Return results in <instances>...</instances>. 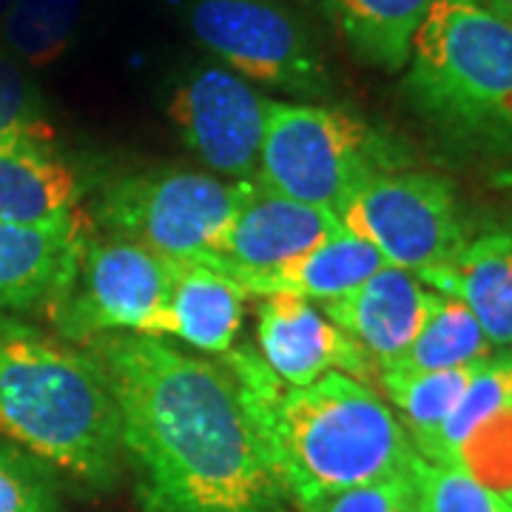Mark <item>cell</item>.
I'll return each instance as SVG.
<instances>
[{"label":"cell","mask_w":512,"mask_h":512,"mask_svg":"<svg viewBox=\"0 0 512 512\" xmlns=\"http://www.w3.org/2000/svg\"><path fill=\"white\" fill-rule=\"evenodd\" d=\"M83 350L109 379L137 510H282L239 379L222 359L123 330L94 336Z\"/></svg>","instance_id":"cell-1"},{"label":"cell","mask_w":512,"mask_h":512,"mask_svg":"<svg viewBox=\"0 0 512 512\" xmlns=\"http://www.w3.org/2000/svg\"><path fill=\"white\" fill-rule=\"evenodd\" d=\"M222 362L239 379L279 493L291 510L350 487L413 473L419 453L373 384L325 373L313 384L288 387L254 348H231Z\"/></svg>","instance_id":"cell-2"},{"label":"cell","mask_w":512,"mask_h":512,"mask_svg":"<svg viewBox=\"0 0 512 512\" xmlns=\"http://www.w3.org/2000/svg\"><path fill=\"white\" fill-rule=\"evenodd\" d=\"M0 439L49 470L109 490L123 470L109 379L66 339L0 313Z\"/></svg>","instance_id":"cell-3"},{"label":"cell","mask_w":512,"mask_h":512,"mask_svg":"<svg viewBox=\"0 0 512 512\" xmlns=\"http://www.w3.org/2000/svg\"><path fill=\"white\" fill-rule=\"evenodd\" d=\"M402 97L441 151L512 174V23L478 0H433Z\"/></svg>","instance_id":"cell-4"},{"label":"cell","mask_w":512,"mask_h":512,"mask_svg":"<svg viewBox=\"0 0 512 512\" xmlns=\"http://www.w3.org/2000/svg\"><path fill=\"white\" fill-rule=\"evenodd\" d=\"M259 183L220 180L188 168H151L111 180L94 208L92 228L128 239L171 262H205Z\"/></svg>","instance_id":"cell-5"},{"label":"cell","mask_w":512,"mask_h":512,"mask_svg":"<svg viewBox=\"0 0 512 512\" xmlns=\"http://www.w3.org/2000/svg\"><path fill=\"white\" fill-rule=\"evenodd\" d=\"M390 165L387 140L356 114L336 106L271 100L259 154V188L339 211L359 185L390 171Z\"/></svg>","instance_id":"cell-6"},{"label":"cell","mask_w":512,"mask_h":512,"mask_svg":"<svg viewBox=\"0 0 512 512\" xmlns=\"http://www.w3.org/2000/svg\"><path fill=\"white\" fill-rule=\"evenodd\" d=\"M174 285V262L128 239L89 234L63 291L43 308L57 336L83 348L103 333L157 339Z\"/></svg>","instance_id":"cell-7"},{"label":"cell","mask_w":512,"mask_h":512,"mask_svg":"<svg viewBox=\"0 0 512 512\" xmlns=\"http://www.w3.org/2000/svg\"><path fill=\"white\" fill-rule=\"evenodd\" d=\"M342 228L370 242L387 265L424 285L470 242L453 185L427 171H382L336 211Z\"/></svg>","instance_id":"cell-8"},{"label":"cell","mask_w":512,"mask_h":512,"mask_svg":"<svg viewBox=\"0 0 512 512\" xmlns=\"http://www.w3.org/2000/svg\"><path fill=\"white\" fill-rule=\"evenodd\" d=\"M191 32L239 77L316 100L330 92V69L302 20L274 0H197Z\"/></svg>","instance_id":"cell-9"},{"label":"cell","mask_w":512,"mask_h":512,"mask_svg":"<svg viewBox=\"0 0 512 512\" xmlns=\"http://www.w3.org/2000/svg\"><path fill=\"white\" fill-rule=\"evenodd\" d=\"M271 100L237 72L202 66L191 72L168 103L188 151L228 180L256 183Z\"/></svg>","instance_id":"cell-10"},{"label":"cell","mask_w":512,"mask_h":512,"mask_svg":"<svg viewBox=\"0 0 512 512\" xmlns=\"http://www.w3.org/2000/svg\"><path fill=\"white\" fill-rule=\"evenodd\" d=\"M256 345L279 382L305 387L325 373H345L359 382H379V367L348 333L336 328L311 299L271 293L259 302Z\"/></svg>","instance_id":"cell-11"},{"label":"cell","mask_w":512,"mask_h":512,"mask_svg":"<svg viewBox=\"0 0 512 512\" xmlns=\"http://www.w3.org/2000/svg\"><path fill=\"white\" fill-rule=\"evenodd\" d=\"M342 231L336 211L288 200L265 188L234 220L222 239L220 254L200 265H211L222 274H271L293 259L305 256L316 245Z\"/></svg>","instance_id":"cell-12"},{"label":"cell","mask_w":512,"mask_h":512,"mask_svg":"<svg viewBox=\"0 0 512 512\" xmlns=\"http://www.w3.org/2000/svg\"><path fill=\"white\" fill-rule=\"evenodd\" d=\"M439 302L441 293L430 291L421 279L384 265L348 296L325 302L322 313L345 330L382 373L416 342Z\"/></svg>","instance_id":"cell-13"},{"label":"cell","mask_w":512,"mask_h":512,"mask_svg":"<svg viewBox=\"0 0 512 512\" xmlns=\"http://www.w3.org/2000/svg\"><path fill=\"white\" fill-rule=\"evenodd\" d=\"M92 220L43 228L0 220V313L46 308L69 282Z\"/></svg>","instance_id":"cell-14"},{"label":"cell","mask_w":512,"mask_h":512,"mask_svg":"<svg viewBox=\"0 0 512 512\" xmlns=\"http://www.w3.org/2000/svg\"><path fill=\"white\" fill-rule=\"evenodd\" d=\"M86 217L83 180L57 143L0 146V220L60 228Z\"/></svg>","instance_id":"cell-15"},{"label":"cell","mask_w":512,"mask_h":512,"mask_svg":"<svg viewBox=\"0 0 512 512\" xmlns=\"http://www.w3.org/2000/svg\"><path fill=\"white\" fill-rule=\"evenodd\" d=\"M251 293L234 276L200 262H174V285L157 339H180L208 356L234 348Z\"/></svg>","instance_id":"cell-16"},{"label":"cell","mask_w":512,"mask_h":512,"mask_svg":"<svg viewBox=\"0 0 512 512\" xmlns=\"http://www.w3.org/2000/svg\"><path fill=\"white\" fill-rule=\"evenodd\" d=\"M478 319L493 348H512V234H484L427 282Z\"/></svg>","instance_id":"cell-17"},{"label":"cell","mask_w":512,"mask_h":512,"mask_svg":"<svg viewBox=\"0 0 512 512\" xmlns=\"http://www.w3.org/2000/svg\"><path fill=\"white\" fill-rule=\"evenodd\" d=\"M384 265L387 262L370 242L342 228L339 234L325 239L313 251L276 268L271 274H237L234 279L245 291L256 296L293 293L302 299L333 302V299L348 296L365 279L382 271Z\"/></svg>","instance_id":"cell-18"},{"label":"cell","mask_w":512,"mask_h":512,"mask_svg":"<svg viewBox=\"0 0 512 512\" xmlns=\"http://www.w3.org/2000/svg\"><path fill=\"white\" fill-rule=\"evenodd\" d=\"M333 32L365 66L402 72L433 0H313Z\"/></svg>","instance_id":"cell-19"},{"label":"cell","mask_w":512,"mask_h":512,"mask_svg":"<svg viewBox=\"0 0 512 512\" xmlns=\"http://www.w3.org/2000/svg\"><path fill=\"white\" fill-rule=\"evenodd\" d=\"M476 365L430 370V373H396V370L379 373L384 396L421 458L430 456L441 424L464 396L467 384L476 373Z\"/></svg>","instance_id":"cell-20"},{"label":"cell","mask_w":512,"mask_h":512,"mask_svg":"<svg viewBox=\"0 0 512 512\" xmlns=\"http://www.w3.org/2000/svg\"><path fill=\"white\" fill-rule=\"evenodd\" d=\"M83 0H15L0 20V52L26 69H43L72 49Z\"/></svg>","instance_id":"cell-21"},{"label":"cell","mask_w":512,"mask_h":512,"mask_svg":"<svg viewBox=\"0 0 512 512\" xmlns=\"http://www.w3.org/2000/svg\"><path fill=\"white\" fill-rule=\"evenodd\" d=\"M493 342L481 330L478 319L453 296H441L439 308L427 319L416 342L390 367L396 373H430L476 365L493 356ZM384 373V370H382Z\"/></svg>","instance_id":"cell-22"},{"label":"cell","mask_w":512,"mask_h":512,"mask_svg":"<svg viewBox=\"0 0 512 512\" xmlns=\"http://www.w3.org/2000/svg\"><path fill=\"white\" fill-rule=\"evenodd\" d=\"M512 404V353H493L481 359L476 373L467 384L464 396L458 399L453 413L441 424L436 444L424 461L453 464L461 444L476 433L481 424L493 419L504 407Z\"/></svg>","instance_id":"cell-23"},{"label":"cell","mask_w":512,"mask_h":512,"mask_svg":"<svg viewBox=\"0 0 512 512\" xmlns=\"http://www.w3.org/2000/svg\"><path fill=\"white\" fill-rule=\"evenodd\" d=\"M419 512H512V504L458 464L413 461Z\"/></svg>","instance_id":"cell-24"},{"label":"cell","mask_w":512,"mask_h":512,"mask_svg":"<svg viewBox=\"0 0 512 512\" xmlns=\"http://www.w3.org/2000/svg\"><path fill=\"white\" fill-rule=\"evenodd\" d=\"M26 140L57 143V131L29 69L0 52V146Z\"/></svg>","instance_id":"cell-25"},{"label":"cell","mask_w":512,"mask_h":512,"mask_svg":"<svg viewBox=\"0 0 512 512\" xmlns=\"http://www.w3.org/2000/svg\"><path fill=\"white\" fill-rule=\"evenodd\" d=\"M0 512H60V498L49 467L3 439H0Z\"/></svg>","instance_id":"cell-26"},{"label":"cell","mask_w":512,"mask_h":512,"mask_svg":"<svg viewBox=\"0 0 512 512\" xmlns=\"http://www.w3.org/2000/svg\"><path fill=\"white\" fill-rule=\"evenodd\" d=\"M453 464L473 473L481 484L512 504V404L461 444Z\"/></svg>","instance_id":"cell-27"},{"label":"cell","mask_w":512,"mask_h":512,"mask_svg":"<svg viewBox=\"0 0 512 512\" xmlns=\"http://www.w3.org/2000/svg\"><path fill=\"white\" fill-rule=\"evenodd\" d=\"M293 512H419V501L413 476H399L316 498Z\"/></svg>","instance_id":"cell-28"},{"label":"cell","mask_w":512,"mask_h":512,"mask_svg":"<svg viewBox=\"0 0 512 512\" xmlns=\"http://www.w3.org/2000/svg\"><path fill=\"white\" fill-rule=\"evenodd\" d=\"M478 3H484L490 12L501 15L504 20H512V0H478Z\"/></svg>","instance_id":"cell-29"},{"label":"cell","mask_w":512,"mask_h":512,"mask_svg":"<svg viewBox=\"0 0 512 512\" xmlns=\"http://www.w3.org/2000/svg\"><path fill=\"white\" fill-rule=\"evenodd\" d=\"M12 3H15V0H0V20L6 18V12L12 9Z\"/></svg>","instance_id":"cell-30"},{"label":"cell","mask_w":512,"mask_h":512,"mask_svg":"<svg viewBox=\"0 0 512 512\" xmlns=\"http://www.w3.org/2000/svg\"><path fill=\"white\" fill-rule=\"evenodd\" d=\"M279 512H293V510H285V507H282V510H279Z\"/></svg>","instance_id":"cell-31"},{"label":"cell","mask_w":512,"mask_h":512,"mask_svg":"<svg viewBox=\"0 0 512 512\" xmlns=\"http://www.w3.org/2000/svg\"><path fill=\"white\" fill-rule=\"evenodd\" d=\"M510 23H512V20H510Z\"/></svg>","instance_id":"cell-32"}]
</instances>
